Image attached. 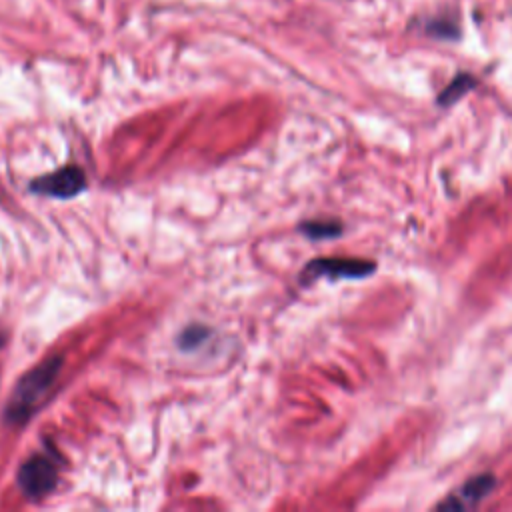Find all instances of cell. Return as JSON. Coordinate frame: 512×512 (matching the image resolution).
<instances>
[{"mask_svg": "<svg viewBox=\"0 0 512 512\" xmlns=\"http://www.w3.org/2000/svg\"><path fill=\"white\" fill-rule=\"evenodd\" d=\"M62 366V356L46 358L42 364L34 366L30 372H26L20 382L16 384L14 392L8 398L6 404V420L10 424H24L32 412L40 406L52 384L56 382V376Z\"/></svg>", "mask_w": 512, "mask_h": 512, "instance_id": "1", "label": "cell"}, {"mask_svg": "<svg viewBox=\"0 0 512 512\" xmlns=\"http://www.w3.org/2000/svg\"><path fill=\"white\" fill-rule=\"evenodd\" d=\"M18 486L28 500H40L54 490L58 480L56 460L48 454H32L18 468Z\"/></svg>", "mask_w": 512, "mask_h": 512, "instance_id": "2", "label": "cell"}, {"mask_svg": "<svg viewBox=\"0 0 512 512\" xmlns=\"http://www.w3.org/2000/svg\"><path fill=\"white\" fill-rule=\"evenodd\" d=\"M374 270L376 262L366 258H316L304 266L300 280L312 282L318 278H364L370 276Z\"/></svg>", "mask_w": 512, "mask_h": 512, "instance_id": "3", "label": "cell"}, {"mask_svg": "<svg viewBox=\"0 0 512 512\" xmlns=\"http://www.w3.org/2000/svg\"><path fill=\"white\" fill-rule=\"evenodd\" d=\"M86 188V174L80 166L68 164L54 172L42 174L30 182V190L52 198H72Z\"/></svg>", "mask_w": 512, "mask_h": 512, "instance_id": "4", "label": "cell"}, {"mask_svg": "<svg viewBox=\"0 0 512 512\" xmlns=\"http://www.w3.org/2000/svg\"><path fill=\"white\" fill-rule=\"evenodd\" d=\"M496 486V478L492 474H478L466 480L456 492H452L448 498H444L436 508L440 510H464L474 508L484 500L492 488Z\"/></svg>", "mask_w": 512, "mask_h": 512, "instance_id": "5", "label": "cell"}, {"mask_svg": "<svg viewBox=\"0 0 512 512\" xmlns=\"http://www.w3.org/2000/svg\"><path fill=\"white\" fill-rule=\"evenodd\" d=\"M476 86V78L468 72H460L450 80V84L438 94V104L440 106H450L458 102L464 94H468Z\"/></svg>", "mask_w": 512, "mask_h": 512, "instance_id": "6", "label": "cell"}, {"mask_svg": "<svg viewBox=\"0 0 512 512\" xmlns=\"http://www.w3.org/2000/svg\"><path fill=\"white\" fill-rule=\"evenodd\" d=\"M300 232L312 240H326V238H334V236L342 234V222L332 220V218L330 220L328 218L306 220L300 224Z\"/></svg>", "mask_w": 512, "mask_h": 512, "instance_id": "7", "label": "cell"}, {"mask_svg": "<svg viewBox=\"0 0 512 512\" xmlns=\"http://www.w3.org/2000/svg\"><path fill=\"white\" fill-rule=\"evenodd\" d=\"M208 334H210L208 328H204V326H200V324H192V326H188L184 332H180V336H178V346H180L182 350H194V348H198V346L208 338Z\"/></svg>", "mask_w": 512, "mask_h": 512, "instance_id": "8", "label": "cell"}, {"mask_svg": "<svg viewBox=\"0 0 512 512\" xmlns=\"http://www.w3.org/2000/svg\"><path fill=\"white\" fill-rule=\"evenodd\" d=\"M4 342H6V338H4V334H2V332H0V348H2V346H4Z\"/></svg>", "mask_w": 512, "mask_h": 512, "instance_id": "9", "label": "cell"}]
</instances>
